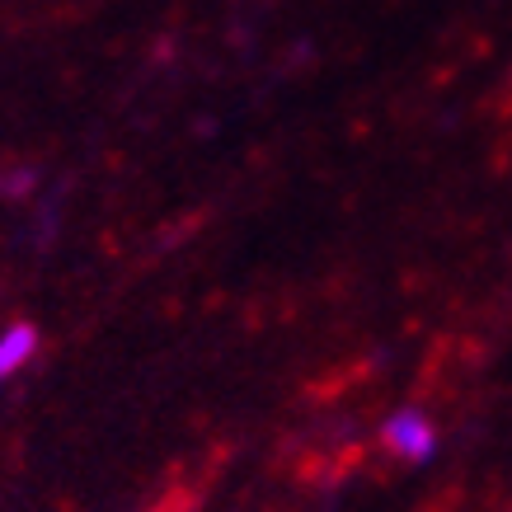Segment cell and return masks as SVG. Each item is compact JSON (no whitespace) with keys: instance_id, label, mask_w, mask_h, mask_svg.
Listing matches in <instances>:
<instances>
[{"instance_id":"obj_1","label":"cell","mask_w":512,"mask_h":512,"mask_svg":"<svg viewBox=\"0 0 512 512\" xmlns=\"http://www.w3.org/2000/svg\"><path fill=\"white\" fill-rule=\"evenodd\" d=\"M381 442H386L395 456L423 466V461H433V451H437V428L423 409H395V414L381 423Z\"/></svg>"},{"instance_id":"obj_2","label":"cell","mask_w":512,"mask_h":512,"mask_svg":"<svg viewBox=\"0 0 512 512\" xmlns=\"http://www.w3.org/2000/svg\"><path fill=\"white\" fill-rule=\"evenodd\" d=\"M33 348H38V334H33L29 325H15L0 334V376H10L15 367H24L33 357Z\"/></svg>"},{"instance_id":"obj_3","label":"cell","mask_w":512,"mask_h":512,"mask_svg":"<svg viewBox=\"0 0 512 512\" xmlns=\"http://www.w3.org/2000/svg\"><path fill=\"white\" fill-rule=\"evenodd\" d=\"M33 179H38L33 170H15L10 179H5V193H24V188H33Z\"/></svg>"},{"instance_id":"obj_4","label":"cell","mask_w":512,"mask_h":512,"mask_svg":"<svg viewBox=\"0 0 512 512\" xmlns=\"http://www.w3.org/2000/svg\"><path fill=\"white\" fill-rule=\"evenodd\" d=\"M0 381H5V376H0Z\"/></svg>"}]
</instances>
